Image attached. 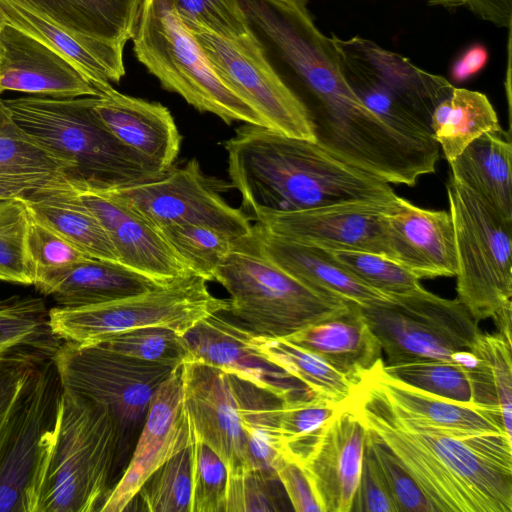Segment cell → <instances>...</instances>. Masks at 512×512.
<instances>
[{
    "label": "cell",
    "instance_id": "17",
    "mask_svg": "<svg viewBox=\"0 0 512 512\" xmlns=\"http://www.w3.org/2000/svg\"><path fill=\"white\" fill-rule=\"evenodd\" d=\"M181 368L182 365L154 393L131 459L108 493L101 512L128 510L150 476L193 444L195 435L184 406Z\"/></svg>",
    "mask_w": 512,
    "mask_h": 512
},
{
    "label": "cell",
    "instance_id": "45",
    "mask_svg": "<svg viewBox=\"0 0 512 512\" xmlns=\"http://www.w3.org/2000/svg\"><path fill=\"white\" fill-rule=\"evenodd\" d=\"M177 11L191 32L206 31L223 37H237L247 32L238 0H158Z\"/></svg>",
    "mask_w": 512,
    "mask_h": 512
},
{
    "label": "cell",
    "instance_id": "44",
    "mask_svg": "<svg viewBox=\"0 0 512 512\" xmlns=\"http://www.w3.org/2000/svg\"><path fill=\"white\" fill-rule=\"evenodd\" d=\"M328 251L359 280L387 296L407 293L421 286L417 277L386 256L363 251Z\"/></svg>",
    "mask_w": 512,
    "mask_h": 512
},
{
    "label": "cell",
    "instance_id": "7",
    "mask_svg": "<svg viewBox=\"0 0 512 512\" xmlns=\"http://www.w3.org/2000/svg\"><path fill=\"white\" fill-rule=\"evenodd\" d=\"M130 39L138 61L164 89L227 124L240 121L266 127L217 74L175 9L158 0H140Z\"/></svg>",
    "mask_w": 512,
    "mask_h": 512
},
{
    "label": "cell",
    "instance_id": "51",
    "mask_svg": "<svg viewBox=\"0 0 512 512\" xmlns=\"http://www.w3.org/2000/svg\"><path fill=\"white\" fill-rule=\"evenodd\" d=\"M35 356H23L8 361L0 370V414L27 385L35 365Z\"/></svg>",
    "mask_w": 512,
    "mask_h": 512
},
{
    "label": "cell",
    "instance_id": "30",
    "mask_svg": "<svg viewBox=\"0 0 512 512\" xmlns=\"http://www.w3.org/2000/svg\"><path fill=\"white\" fill-rule=\"evenodd\" d=\"M167 285L117 261L88 258L71 268L47 295L59 307H82L120 300Z\"/></svg>",
    "mask_w": 512,
    "mask_h": 512
},
{
    "label": "cell",
    "instance_id": "49",
    "mask_svg": "<svg viewBox=\"0 0 512 512\" xmlns=\"http://www.w3.org/2000/svg\"><path fill=\"white\" fill-rule=\"evenodd\" d=\"M350 512H398L378 464L367 446Z\"/></svg>",
    "mask_w": 512,
    "mask_h": 512
},
{
    "label": "cell",
    "instance_id": "28",
    "mask_svg": "<svg viewBox=\"0 0 512 512\" xmlns=\"http://www.w3.org/2000/svg\"><path fill=\"white\" fill-rule=\"evenodd\" d=\"M34 219L91 258L117 261L112 241L100 220L82 202L66 176L24 197Z\"/></svg>",
    "mask_w": 512,
    "mask_h": 512
},
{
    "label": "cell",
    "instance_id": "9",
    "mask_svg": "<svg viewBox=\"0 0 512 512\" xmlns=\"http://www.w3.org/2000/svg\"><path fill=\"white\" fill-rule=\"evenodd\" d=\"M459 301L479 322L512 307V220L504 218L465 185H447Z\"/></svg>",
    "mask_w": 512,
    "mask_h": 512
},
{
    "label": "cell",
    "instance_id": "37",
    "mask_svg": "<svg viewBox=\"0 0 512 512\" xmlns=\"http://www.w3.org/2000/svg\"><path fill=\"white\" fill-rule=\"evenodd\" d=\"M344 404L317 396L282 400L277 429L283 456L299 463L323 426Z\"/></svg>",
    "mask_w": 512,
    "mask_h": 512
},
{
    "label": "cell",
    "instance_id": "35",
    "mask_svg": "<svg viewBox=\"0 0 512 512\" xmlns=\"http://www.w3.org/2000/svg\"><path fill=\"white\" fill-rule=\"evenodd\" d=\"M255 349L268 361L304 384L310 392L328 401L344 404L356 384L320 357L286 338L253 335Z\"/></svg>",
    "mask_w": 512,
    "mask_h": 512
},
{
    "label": "cell",
    "instance_id": "16",
    "mask_svg": "<svg viewBox=\"0 0 512 512\" xmlns=\"http://www.w3.org/2000/svg\"><path fill=\"white\" fill-rule=\"evenodd\" d=\"M391 203L355 201L295 212L256 211L252 215L256 224L284 238L326 250L371 252L392 259L384 218V210Z\"/></svg>",
    "mask_w": 512,
    "mask_h": 512
},
{
    "label": "cell",
    "instance_id": "39",
    "mask_svg": "<svg viewBox=\"0 0 512 512\" xmlns=\"http://www.w3.org/2000/svg\"><path fill=\"white\" fill-rule=\"evenodd\" d=\"M160 231L188 268L207 281H213L217 267L239 239L205 225H176Z\"/></svg>",
    "mask_w": 512,
    "mask_h": 512
},
{
    "label": "cell",
    "instance_id": "29",
    "mask_svg": "<svg viewBox=\"0 0 512 512\" xmlns=\"http://www.w3.org/2000/svg\"><path fill=\"white\" fill-rule=\"evenodd\" d=\"M511 158L510 133L501 129L482 134L448 163L452 178L512 220Z\"/></svg>",
    "mask_w": 512,
    "mask_h": 512
},
{
    "label": "cell",
    "instance_id": "6",
    "mask_svg": "<svg viewBox=\"0 0 512 512\" xmlns=\"http://www.w3.org/2000/svg\"><path fill=\"white\" fill-rule=\"evenodd\" d=\"M330 37L344 78L365 106L399 134L437 144L431 118L451 82L363 36Z\"/></svg>",
    "mask_w": 512,
    "mask_h": 512
},
{
    "label": "cell",
    "instance_id": "14",
    "mask_svg": "<svg viewBox=\"0 0 512 512\" xmlns=\"http://www.w3.org/2000/svg\"><path fill=\"white\" fill-rule=\"evenodd\" d=\"M60 391L51 356L35 365L0 464V512H35L37 472Z\"/></svg>",
    "mask_w": 512,
    "mask_h": 512
},
{
    "label": "cell",
    "instance_id": "8",
    "mask_svg": "<svg viewBox=\"0 0 512 512\" xmlns=\"http://www.w3.org/2000/svg\"><path fill=\"white\" fill-rule=\"evenodd\" d=\"M361 310L386 354L385 364L441 360L465 368L482 333L458 298H442L422 286Z\"/></svg>",
    "mask_w": 512,
    "mask_h": 512
},
{
    "label": "cell",
    "instance_id": "18",
    "mask_svg": "<svg viewBox=\"0 0 512 512\" xmlns=\"http://www.w3.org/2000/svg\"><path fill=\"white\" fill-rule=\"evenodd\" d=\"M222 313L207 316L183 335L189 360L236 375L281 400L315 396L255 349L251 330Z\"/></svg>",
    "mask_w": 512,
    "mask_h": 512
},
{
    "label": "cell",
    "instance_id": "2",
    "mask_svg": "<svg viewBox=\"0 0 512 512\" xmlns=\"http://www.w3.org/2000/svg\"><path fill=\"white\" fill-rule=\"evenodd\" d=\"M231 185L248 212H295L345 202L391 203L389 183L315 141L244 124L224 143Z\"/></svg>",
    "mask_w": 512,
    "mask_h": 512
},
{
    "label": "cell",
    "instance_id": "19",
    "mask_svg": "<svg viewBox=\"0 0 512 512\" xmlns=\"http://www.w3.org/2000/svg\"><path fill=\"white\" fill-rule=\"evenodd\" d=\"M366 429L347 404L323 426L299 462L322 512H350L359 484Z\"/></svg>",
    "mask_w": 512,
    "mask_h": 512
},
{
    "label": "cell",
    "instance_id": "57",
    "mask_svg": "<svg viewBox=\"0 0 512 512\" xmlns=\"http://www.w3.org/2000/svg\"><path fill=\"white\" fill-rule=\"evenodd\" d=\"M1 54H2V50H1V47H0V59H1Z\"/></svg>",
    "mask_w": 512,
    "mask_h": 512
},
{
    "label": "cell",
    "instance_id": "58",
    "mask_svg": "<svg viewBox=\"0 0 512 512\" xmlns=\"http://www.w3.org/2000/svg\"><path fill=\"white\" fill-rule=\"evenodd\" d=\"M1 94H2V90H1V88H0V95H1ZM0 99H1V98H0Z\"/></svg>",
    "mask_w": 512,
    "mask_h": 512
},
{
    "label": "cell",
    "instance_id": "50",
    "mask_svg": "<svg viewBox=\"0 0 512 512\" xmlns=\"http://www.w3.org/2000/svg\"><path fill=\"white\" fill-rule=\"evenodd\" d=\"M274 470L295 511L322 512L312 484L300 463L283 456Z\"/></svg>",
    "mask_w": 512,
    "mask_h": 512
},
{
    "label": "cell",
    "instance_id": "3",
    "mask_svg": "<svg viewBox=\"0 0 512 512\" xmlns=\"http://www.w3.org/2000/svg\"><path fill=\"white\" fill-rule=\"evenodd\" d=\"M119 459L109 411L61 388L37 472L35 512L100 511Z\"/></svg>",
    "mask_w": 512,
    "mask_h": 512
},
{
    "label": "cell",
    "instance_id": "55",
    "mask_svg": "<svg viewBox=\"0 0 512 512\" xmlns=\"http://www.w3.org/2000/svg\"><path fill=\"white\" fill-rule=\"evenodd\" d=\"M19 357H23V356H19ZM14 358H18V357H13V358H0V370L1 368L10 360L14 359Z\"/></svg>",
    "mask_w": 512,
    "mask_h": 512
},
{
    "label": "cell",
    "instance_id": "52",
    "mask_svg": "<svg viewBox=\"0 0 512 512\" xmlns=\"http://www.w3.org/2000/svg\"><path fill=\"white\" fill-rule=\"evenodd\" d=\"M489 54L482 44H473L453 63L450 76L457 83H462L478 74L487 65Z\"/></svg>",
    "mask_w": 512,
    "mask_h": 512
},
{
    "label": "cell",
    "instance_id": "12",
    "mask_svg": "<svg viewBox=\"0 0 512 512\" xmlns=\"http://www.w3.org/2000/svg\"><path fill=\"white\" fill-rule=\"evenodd\" d=\"M227 186L207 176L196 158L172 165L151 179L101 190L158 230L176 225H205L236 238L252 233L250 218L227 203ZM99 191V190H96Z\"/></svg>",
    "mask_w": 512,
    "mask_h": 512
},
{
    "label": "cell",
    "instance_id": "10",
    "mask_svg": "<svg viewBox=\"0 0 512 512\" xmlns=\"http://www.w3.org/2000/svg\"><path fill=\"white\" fill-rule=\"evenodd\" d=\"M207 280L191 274L167 286L120 300L48 311L53 335L80 345L99 343L113 335L144 327H163L183 336L199 321L227 312L228 299L215 297Z\"/></svg>",
    "mask_w": 512,
    "mask_h": 512
},
{
    "label": "cell",
    "instance_id": "54",
    "mask_svg": "<svg viewBox=\"0 0 512 512\" xmlns=\"http://www.w3.org/2000/svg\"><path fill=\"white\" fill-rule=\"evenodd\" d=\"M37 190L40 189L27 183L8 179H0V200L16 197H25L29 193Z\"/></svg>",
    "mask_w": 512,
    "mask_h": 512
},
{
    "label": "cell",
    "instance_id": "5",
    "mask_svg": "<svg viewBox=\"0 0 512 512\" xmlns=\"http://www.w3.org/2000/svg\"><path fill=\"white\" fill-rule=\"evenodd\" d=\"M213 281L229 293L227 312L263 337L284 338L343 312L351 301L315 290L285 272L259 249L254 231L237 240Z\"/></svg>",
    "mask_w": 512,
    "mask_h": 512
},
{
    "label": "cell",
    "instance_id": "26",
    "mask_svg": "<svg viewBox=\"0 0 512 512\" xmlns=\"http://www.w3.org/2000/svg\"><path fill=\"white\" fill-rule=\"evenodd\" d=\"M261 252L303 284L366 306L389 296L371 288L321 247L275 235L253 226Z\"/></svg>",
    "mask_w": 512,
    "mask_h": 512
},
{
    "label": "cell",
    "instance_id": "47",
    "mask_svg": "<svg viewBox=\"0 0 512 512\" xmlns=\"http://www.w3.org/2000/svg\"><path fill=\"white\" fill-rule=\"evenodd\" d=\"M366 446L378 464L398 512H434L417 483L397 457L375 433L368 429H366Z\"/></svg>",
    "mask_w": 512,
    "mask_h": 512
},
{
    "label": "cell",
    "instance_id": "22",
    "mask_svg": "<svg viewBox=\"0 0 512 512\" xmlns=\"http://www.w3.org/2000/svg\"><path fill=\"white\" fill-rule=\"evenodd\" d=\"M0 88L36 96L75 98L98 91L66 59L51 48L5 24L0 31Z\"/></svg>",
    "mask_w": 512,
    "mask_h": 512
},
{
    "label": "cell",
    "instance_id": "13",
    "mask_svg": "<svg viewBox=\"0 0 512 512\" xmlns=\"http://www.w3.org/2000/svg\"><path fill=\"white\" fill-rule=\"evenodd\" d=\"M212 67L265 122L286 136L315 141L306 110L265 59L247 30L237 37L192 32Z\"/></svg>",
    "mask_w": 512,
    "mask_h": 512
},
{
    "label": "cell",
    "instance_id": "21",
    "mask_svg": "<svg viewBox=\"0 0 512 512\" xmlns=\"http://www.w3.org/2000/svg\"><path fill=\"white\" fill-rule=\"evenodd\" d=\"M71 186L104 226L119 263L165 284L195 274L160 230L125 205L104 192Z\"/></svg>",
    "mask_w": 512,
    "mask_h": 512
},
{
    "label": "cell",
    "instance_id": "48",
    "mask_svg": "<svg viewBox=\"0 0 512 512\" xmlns=\"http://www.w3.org/2000/svg\"><path fill=\"white\" fill-rule=\"evenodd\" d=\"M278 479L257 469L229 472L226 488V512H275L279 506L274 491Z\"/></svg>",
    "mask_w": 512,
    "mask_h": 512
},
{
    "label": "cell",
    "instance_id": "36",
    "mask_svg": "<svg viewBox=\"0 0 512 512\" xmlns=\"http://www.w3.org/2000/svg\"><path fill=\"white\" fill-rule=\"evenodd\" d=\"M40 298L30 296L0 301V358L52 356L59 346Z\"/></svg>",
    "mask_w": 512,
    "mask_h": 512
},
{
    "label": "cell",
    "instance_id": "38",
    "mask_svg": "<svg viewBox=\"0 0 512 512\" xmlns=\"http://www.w3.org/2000/svg\"><path fill=\"white\" fill-rule=\"evenodd\" d=\"M26 249L33 285L44 295L76 264L91 258L31 215Z\"/></svg>",
    "mask_w": 512,
    "mask_h": 512
},
{
    "label": "cell",
    "instance_id": "11",
    "mask_svg": "<svg viewBox=\"0 0 512 512\" xmlns=\"http://www.w3.org/2000/svg\"><path fill=\"white\" fill-rule=\"evenodd\" d=\"M61 388L104 406L114 419L120 458L146 419L158 387L182 364L156 363L97 344L63 342L52 355Z\"/></svg>",
    "mask_w": 512,
    "mask_h": 512
},
{
    "label": "cell",
    "instance_id": "34",
    "mask_svg": "<svg viewBox=\"0 0 512 512\" xmlns=\"http://www.w3.org/2000/svg\"><path fill=\"white\" fill-rule=\"evenodd\" d=\"M67 173V164L25 132L0 99V179L43 189Z\"/></svg>",
    "mask_w": 512,
    "mask_h": 512
},
{
    "label": "cell",
    "instance_id": "43",
    "mask_svg": "<svg viewBox=\"0 0 512 512\" xmlns=\"http://www.w3.org/2000/svg\"><path fill=\"white\" fill-rule=\"evenodd\" d=\"M96 344L149 362L182 364L189 360V352L183 336L163 327H144L125 331Z\"/></svg>",
    "mask_w": 512,
    "mask_h": 512
},
{
    "label": "cell",
    "instance_id": "1",
    "mask_svg": "<svg viewBox=\"0 0 512 512\" xmlns=\"http://www.w3.org/2000/svg\"><path fill=\"white\" fill-rule=\"evenodd\" d=\"M347 404L397 457L434 512H511L512 439L459 436L395 410L364 377Z\"/></svg>",
    "mask_w": 512,
    "mask_h": 512
},
{
    "label": "cell",
    "instance_id": "40",
    "mask_svg": "<svg viewBox=\"0 0 512 512\" xmlns=\"http://www.w3.org/2000/svg\"><path fill=\"white\" fill-rule=\"evenodd\" d=\"M383 370L397 380L437 396L473 403L467 370L459 364L441 360H414L393 364L383 362Z\"/></svg>",
    "mask_w": 512,
    "mask_h": 512
},
{
    "label": "cell",
    "instance_id": "23",
    "mask_svg": "<svg viewBox=\"0 0 512 512\" xmlns=\"http://www.w3.org/2000/svg\"><path fill=\"white\" fill-rule=\"evenodd\" d=\"M94 110L108 130L158 172L178 157L182 137L169 109L113 87L96 96Z\"/></svg>",
    "mask_w": 512,
    "mask_h": 512
},
{
    "label": "cell",
    "instance_id": "32",
    "mask_svg": "<svg viewBox=\"0 0 512 512\" xmlns=\"http://www.w3.org/2000/svg\"><path fill=\"white\" fill-rule=\"evenodd\" d=\"M431 127L448 162L482 134L502 129L485 94L457 87L434 109Z\"/></svg>",
    "mask_w": 512,
    "mask_h": 512
},
{
    "label": "cell",
    "instance_id": "42",
    "mask_svg": "<svg viewBox=\"0 0 512 512\" xmlns=\"http://www.w3.org/2000/svg\"><path fill=\"white\" fill-rule=\"evenodd\" d=\"M192 445L185 447L146 481L137 496L149 512H191Z\"/></svg>",
    "mask_w": 512,
    "mask_h": 512
},
{
    "label": "cell",
    "instance_id": "15",
    "mask_svg": "<svg viewBox=\"0 0 512 512\" xmlns=\"http://www.w3.org/2000/svg\"><path fill=\"white\" fill-rule=\"evenodd\" d=\"M184 406L194 435L227 472L252 469L237 376L195 360L182 363Z\"/></svg>",
    "mask_w": 512,
    "mask_h": 512
},
{
    "label": "cell",
    "instance_id": "53",
    "mask_svg": "<svg viewBox=\"0 0 512 512\" xmlns=\"http://www.w3.org/2000/svg\"><path fill=\"white\" fill-rule=\"evenodd\" d=\"M27 385L12 399V401L0 414V464L5 454L9 438L16 424L22 397Z\"/></svg>",
    "mask_w": 512,
    "mask_h": 512
},
{
    "label": "cell",
    "instance_id": "24",
    "mask_svg": "<svg viewBox=\"0 0 512 512\" xmlns=\"http://www.w3.org/2000/svg\"><path fill=\"white\" fill-rule=\"evenodd\" d=\"M383 362L382 359L378 361L362 377L406 417L459 436L507 435L499 412L478 404L443 398L397 380L383 370Z\"/></svg>",
    "mask_w": 512,
    "mask_h": 512
},
{
    "label": "cell",
    "instance_id": "56",
    "mask_svg": "<svg viewBox=\"0 0 512 512\" xmlns=\"http://www.w3.org/2000/svg\"><path fill=\"white\" fill-rule=\"evenodd\" d=\"M6 24V20L4 18V15H3V12H2V9L0 7V31L2 29V27Z\"/></svg>",
    "mask_w": 512,
    "mask_h": 512
},
{
    "label": "cell",
    "instance_id": "4",
    "mask_svg": "<svg viewBox=\"0 0 512 512\" xmlns=\"http://www.w3.org/2000/svg\"><path fill=\"white\" fill-rule=\"evenodd\" d=\"M13 120L68 166L66 180L90 190H110L158 175L123 145L94 110L96 96L2 99Z\"/></svg>",
    "mask_w": 512,
    "mask_h": 512
},
{
    "label": "cell",
    "instance_id": "25",
    "mask_svg": "<svg viewBox=\"0 0 512 512\" xmlns=\"http://www.w3.org/2000/svg\"><path fill=\"white\" fill-rule=\"evenodd\" d=\"M99 52L123 55L140 0H8Z\"/></svg>",
    "mask_w": 512,
    "mask_h": 512
},
{
    "label": "cell",
    "instance_id": "20",
    "mask_svg": "<svg viewBox=\"0 0 512 512\" xmlns=\"http://www.w3.org/2000/svg\"><path fill=\"white\" fill-rule=\"evenodd\" d=\"M392 260L419 280L454 277L457 258L449 212L415 206L401 197L384 210Z\"/></svg>",
    "mask_w": 512,
    "mask_h": 512
},
{
    "label": "cell",
    "instance_id": "46",
    "mask_svg": "<svg viewBox=\"0 0 512 512\" xmlns=\"http://www.w3.org/2000/svg\"><path fill=\"white\" fill-rule=\"evenodd\" d=\"M227 477L221 458L195 437L191 459V512H226Z\"/></svg>",
    "mask_w": 512,
    "mask_h": 512
},
{
    "label": "cell",
    "instance_id": "27",
    "mask_svg": "<svg viewBox=\"0 0 512 512\" xmlns=\"http://www.w3.org/2000/svg\"><path fill=\"white\" fill-rule=\"evenodd\" d=\"M284 338L314 353L355 384L381 360L380 342L355 302Z\"/></svg>",
    "mask_w": 512,
    "mask_h": 512
},
{
    "label": "cell",
    "instance_id": "33",
    "mask_svg": "<svg viewBox=\"0 0 512 512\" xmlns=\"http://www.w3.org/2000/svg\"><path fill=\"white\" fill-rule=\"evenodd\" d=\"M512 343L499 333H481L472 351L476 356L466 368L473 403L501 414L505 431L512 438Z\"/></svg>",
    "mask_w": 512,
    "mask_h": 512
},
{
    "label": "cell",
    "instance_id": "41",
    "mask_svg": "<svg viewBox=\"0 0 512 512\" xmlns=\"http://www.w3.org/2000/svg\"><path fill=\"white\" fill-rule=\"evenodd\" d=\"M29 222L24 197L0 200V281L34 284L26 249Z\"/></svg>",
    "mask_w": 512,
    "mask_h": 512
},
{
    "label": "cell",
    "instance_id": "31",
    "mask_svg": "<svg viewBox=\"0 0 512 512\" xmlns=\"http://www.w3.org/2000/svg\"><path fill=\"white\" fill-rule=\"evenodd\" d=\"M0 7L7 24L39 40L70 62L99 94L125 75L123 55L94 50L67 31L8 0H0Z\"/></svg>",
    "mask_w": 512,
    "mask_h": 512
}]
</instances>
